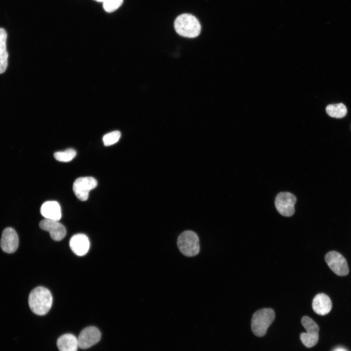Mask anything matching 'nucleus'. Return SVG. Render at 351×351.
<instances>
[{
    "mask_svg": "<svg viewBox=\"0 0 351 351\" xmlns=\"http://www.w3.org/2000/svg\"><path fill=\"white\" fill-rule=\"evenodd\" d=\"M53 297L50 291L43 287H38L30 293L28 303L31 310L36 314L44 315L50 310Z\"/></svg>",
    "mask_w": 351,
    "mask_h": 351,
    "instance_id": "1",
    "label": "nucleus"
},
{
    "mask_svg": "<svg viewBox=\"0 0 351 351\" xmlns=\"http://www.w3.org/2000/svg\"><path fill=\"white\" fill-rule=\"evenodd\" d=\"M176 31L179 35L189 38L199 35L201 25L197 19L190 14H183L178 16L174 22Z\"/></svg>",
    "mask_w": 351,
    "mask_h": 351,
    "instance_id": "2",
    "label": "nucleus"
},
{
    "mask_svg": "<svg viewBox=\"0 0 351 351\" xmlns=\"http://www.w3.org/2000/svg\"><path fill=\"white\" fill-rule=\"evenodd\" d=\"M275 318L274 311L271 308H263L255 312L252 317L251 329L258 337L264 336Z\"/></svg>",
    "mask_w": 351,
    "mask_h": 351,
    "instance_id": "3",
    "label": "nucleus"
},
{
    "mask_svg": "<svg viewBox=\"0 0 351 351\" xmlns=\"http://www.w3.org/2000/svg\"><path fill=\"white\" fill-rule=\"evenodd\" d=\"M177 245L180 252L185 256L193 257L199 254V240L197 234L194 231L186 230L178 236Z\"/></svg>",
    "mask_w": 351,
    "mask_h": 351,
    "instance_id": "4",
    "label": "nucleus"
},
{
    "mask_svg": "<svg viewBox=\"0 0 351 351\" xmlns=\"http://www.w3.org/2000/svg\"><path fill=\"white\" fill-rule=\"evenodd\" d=\"M97 184V181L93 177H80L74 181L73 192L78 199L86 201L88 198L89 192L95 188Z\"/></svg>",
    "mask_w": 351,
    "mask_h": 351,
    "instance_id": "5",
    "label": "nucleus"
},
{
    "mask_svg": "<svg viewBox=\"0 0 351 351\" xmlns=\"http://www.w3.org/2000/svg\"><path fill=\"white\" fill-rule=\"evenodd\" d=\"M325 259L329 268L336 274L345 276L348 274L349 270L347 261L341 254L335 251L330 252L326 254Z\"/></svg>",
    "mask_w": 351,
    "mask_h": 351,
    "instance_id": "6",
    "label": "nucleus"
},
{
    "mask_svg": "<svg viewBox=\"0 0 351 351\" xmlns=\"http://www.w3.org/2000/svg\"><path fill=\"white\" fill-rule=\"evenodd\" d=\"M296 201L295 196L288 192L278 194L275 199V205L277 211L282 215L291 216L294 213V205Z\"/></svg>",
    "mask_w": 351,
    "mask_h": 351,
    "instance_id": "7",
    "label": "nucleus"
},
{
    "mask_svg": "<svg viewBox=\"0 0 351 351\" xmlns=\"http://www.w3.org/2000/svg\"><path fill=\"white\" fill-rule=\"evenodd\" d=\"M101 338V333L96 327L90 326L84 329L78 338V347L88 349L97 344Z\"/></svg>",
    "mask_w": 351,
    "mask_h": 351,
    "instance_id": "8",
    "label": "nucleus"
},
{
    "mask_svg": "<svg viewBox=\"0 0 351 351\" xmlns=\"http://www.w3.org/2000/svg\"><path fill=\"white\" fill-rule=\"evenodd\" d=\"M39 226L42 230L48 232L51 237L55 241L61 240L66 234L65 227L58 221L45 218L39 222Z\"/></svg>",
    "mask_w": 351,
    "mask_h": 351,
    "instance_id": "9",
    "label": "nucleus"
},
{
    "mask_svg": "<svg viewBox=\"0 0 351 351\" xmlns=\"http://www.w3.org/2000/svg\"><path fill=\"white\" fill-rule=\"evenodd\" d=\"M19 237L15 230L11 227L5 228L2 232L0 247L6 253L16 252L19 246Z\"/></svg>",
    "mask_w": 351,
    "mask_h": 351,
    "instance_id": "10",
    "label": "nucleus"
},
{
    "mask_svg": "<svg viewBox=\"0 0 351 351\" xmlns=\"http://www.w3.org/2000/svg\"><path fill=\"white\" fill-rule=\"evenodd\" d=\"M69 245L75 254L83 256L86 254L89 250L90 241L85 234H77L71 238Z\"/></svg>",
    "mask_w": 351,
    "mask_h": 351,
    "instance_id": "11",
    "label": "nucleus"
},
{
    "mask_svg": "<svg viewBox=\"0 0 351 351\" xmlns=\"http://www.w3.org/2000/svg\"><path fill=\"white\" fill-rule=\"evenodd\" d=\"M312 307L316 313L320 315H325L331 311L332 303L327 295L321 293L316 295L313 299Z\"/></svg>",
    "mask_w": 351,
    "mask_h": 351,
    "instance_id": "12",
    "label": "nucleus"
},
{
    "mask_svg": "<svg viewBox=\"0 0 351 351\" xmlns=\"http://www.w3.org/2000/svg\"><path fill=\"white\" fill-rule=\"evenodd\" d=\"M41 215L46 219L59 221L61 217V210L59 204L56 201L44 202L40 208Z\"/></svg>",
    "mask_w": 351,
    "mask_h": 351,
    "instance_id": "13",
    "label": "nucleus"
},
{
    "mask_svg": "<svg viewBox=\"0 0 351 351\" xmlns=\"http://www.w3.org/2000/svg\"><path fill=\"white\" fill-rule=\"evenodd\" d=\"M57 344L59 351H77L78 347V338L71 333L60 336Z\"/></svg>",
    "mask_w": 351,
    "mask_h": 351,
    "instance_id": "14",
    "label": "nucleus"
},
{
    "mask_svg": "<svg viewBox=\"0 0 351 351\" xmlns=\"http://www.w3.org/2000/svg\"><path fill=\"white\" fill-rule=\"evenodd\" d=\"M7 34L5 30L0 27V74L4 73L8 65V53L6 49Z\"/></svg>",
    "mask_w": 351,
    "mask_h": 351,
    "instance_id": "15",
    "label": "nucleus"
},
{
    "mask_svg": "<svg viewBox=\"0 0 351 351\" xmlns=\"http://www.w3.org/2000/svg\"><path fill=\"white\" fill-rule=\"evenodd\" d=\"M326 112L330 117L335 118L344 117L347 113L346 107L343 103L330 104L326 107Z\"/></svg>",
    "mask_w": 351,
    "mask_h": 351,
    "instance_id": "16",
    "label": "nucleus"
},
{
    "mask_svg": "<svg viewBox=\"0 0 351 351\" xmlns=\"http://www.w3.org/2000/svg\"><path fill=\"white\" fill-rule=\"evenodd\" d=\"M76 154V151L74 149L69 148L64 151L56 152L54 156L55 159L59 161L67 162L72 160Z\"/></svg>",
    "mask_w": 351,
    "mask_h": 351,
    "instance_id": "17",
    "label": "nucleus"
},
{
    "mask_svg": "<svg viewBox=\"0 0 351 351\" xmlns=\"http://www.w3.org/2000/svg\"><path fill=\"white\" fill-rule=\"evenodd\" d=\"M301 323L307 332L312 334H319V328L318 325L310 317L304 316L301 319Z\"/></svg>",
    "mask_w": 351,
    "mask_h": 351,
    "instance_id": "18",
    "label": "nucleus"
},
{
    "mask_svg": "<svg viewBox=\"0 0 351 351\" xmlns=\"http://www.w3.org/2000/svg\"><path fill=\"white\" fill-rule=\"evenodd\" d=\"M300 338L302 343L307 348L315 346L319 339V334H312L308 332L301 333Z\"/></svg>",
    "mask_w": 351,
    "mask_h": 351,
    "instance_id": "19",
    "label": "nucleus"
},
{
    "mask_svg": "<svg viewBox=\"0 0 351 351\" xmlns=\"http://www.w3.org/2000/svg\"><path fill=\"white\" fill-rule=\"evenodd\" d=\"M120 136V132L118 131H114L105 134L102 138L104 145L108 146L114 144L118 141Z\"/></svg>",
    "mask_w": 351,
    "mask_h": 351,
    "instance_id": "20",
    "label": "nucleus"
},
{
    "mask_svg": "<svg viewBox=\"0 0 351 351\" xmlns=\"http://www.w3.org/2000/svg\"><path fill=\"white\" fill-rule=\"evenodd\" d=\"M123 0H107L103 4L104 10L108 13L115 11L122 4Z\"/></svg>",
    "mask_w": 351,
    "mask_h": 351,
    "instance_id": "21",
    "label": "nucleus"
},
{
    "mask_svg": "<svg viewBox=\"0 0 351 351\" xmlns=\"http://www.w3.org/2000/svg\"><path fill=\"white\" fill-rule=\"evenodd\" d=\"M332 351H348L345 348L339 347L335 348Z\"/></svg>",
    "mask_w": 351,
    "mask_h": 351,
    "instance_id": "22",
    "label": "nucleus"
},
{
    "mask_svg": "<svg viewBox=\"0 0 351 351\" xmlns=\"http://www.w3.org/2000/svg\"><path fill=\"white\" fill-rule=\"evenodd\" d=\"M98 2H102L103 3L106 1L107 0H94Z\"/></svg>",
    "mask_w": 351,
    "mask_h": 351,
    "instance_id": "23",
    "label": "nucleus"
}]
</instances>
